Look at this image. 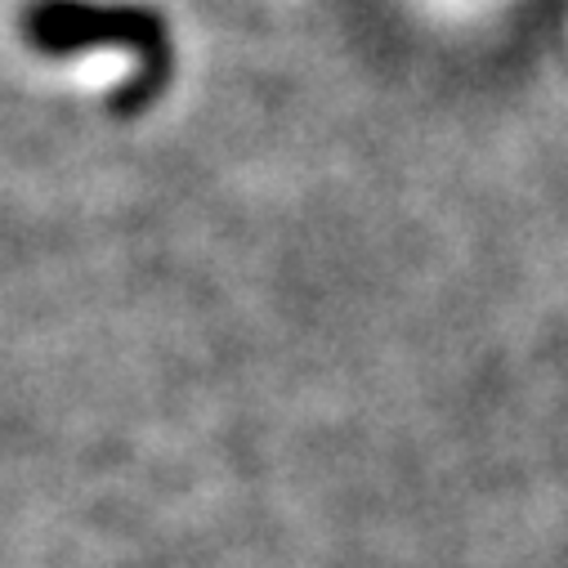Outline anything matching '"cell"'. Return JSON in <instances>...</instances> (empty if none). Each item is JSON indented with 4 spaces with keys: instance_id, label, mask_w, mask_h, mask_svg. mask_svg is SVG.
<instances>
[{
    "instance_id": "obj_1",
    "label": "cell",
    "mask_w": 568,
    "mask_h": 568,
    "mask_svg": "<svg viewBox=\"0 0 568 568\" xmlns=\"http://www.w3.org/2000/svg\"><path fill=\"white\" fill-rule=\"evenodd\" d=\"M28 37L54 54L90 45V41H112V45H130V50H149L153 59L166 54L162 45V28L153 23V14L139 10H103V6H85V0H45V6L28 10Z\"/></svg>"
}]
</instances>
